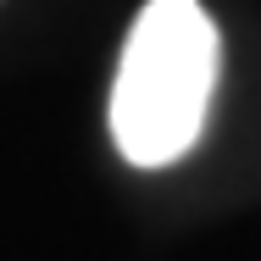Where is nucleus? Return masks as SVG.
<instances>
[{
	"mask_svg": "<svg viewBox=\"0 0 261 261\" xmlns=\"http://www.w3.org/2000/svg\"><path fill=\"white\" fill-rule=\"evenodd\" d=\"M222 72V39L200 0H150L117 61L111 139L134 167H172L195 150Z\"/></svg>",
	"mask_w": 261,
	"mask_h": 261,
	"instance_id": "obj_1",
	"label": "nucleus"
}]
</instances>
